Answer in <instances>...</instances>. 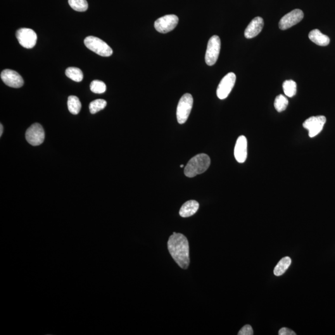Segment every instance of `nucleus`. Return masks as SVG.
I'll list each match as a JSON object with an SVG mask.
<instances>
[{
    "mask_svg": "<svg viewBox=\"0 0 335 335\" xmlns=\"http://www.w3.org/2000/svg\"><path fill=\"white\" fill-rule=\"evenodd\" d=\"M311 41L320 46H327L330 44V38L322 34L318 30H312L308 34Z\"/></svg>",
    "mask_w": 335,
    "mask_h": 335,
    "instance_id": "16",
    "label": "nucleus"
},
{
    "mask_svg": "<svg viewBox=\"0 0 335 335\" xmlns=\"http://www.w3.org/2000/svg\"><path fill=\"white\" fill-rule=\"evenodd\" d=\"M68 4L71 8L78 12L86 11L89 8L87 0H68Z\"/></svg>",
    "mask_w": 335,
    "mask_h": 335,
    "instance_id": "21",
    "label": "nucleus"
},
{
    "mask_svg": "<svg viewBox=\"0 0 335 335\" xmlns=\"http://www.w3.org/2000/svg\"><path fill=\"white\" fill-rule=\"evenodd\" d=\"M279 335H296L295 332L292 330L287 329V328H282L279 331Z\"/></svg>",
    "mask_w": 335,
    "mask_h": 335,
    "instance_id": "26",
    "label": "nucleus"
},
{
    "mask_svg": "<svg viewBox=\"0 0 335 335\" xmlns=\"http://www.w3.org/2000/svg\"><path fill=\"white\" fill-rule=\"evenodd\" d=\"M171 256L181 268L186 270L190 263L189 242L183 234L173 232L168 241Z\"/></svg>",
    "mask_w": 335,
    "mask_h": 335,
    "instance_id": "1",
    "label": "nucleus"
},
{
    "mask_svg": "<svg viewBox=\"0 0 335 335\" xmlns=\"http://www.w3.org/2000/svg\"><path fill=\"white\" fill-rule=\"evenodd\" d=\"M247 139L244 135H241L238 138L235 144L234 149V156L239 163H244L247 158Z\"/></svg>",
    "mask_w": 335,
    "mask_h": 335,
    "instance_id": "13",
    "label": "nucleus"
},
{
    "mask_svg": "<svg viewBox=\"0 0 335 335\" xmlns=\"http://www.w3.org/2000/svg\"><path fill=\"white\" fill-rule=\"evenodd\" d=\"M282 88L286 96L292 97L296 94L297 84L293 80H286L282 85Z\"/></svg>",
    "mask_w": 335,
    "mask_h": 335,
    "instance_id": "20",
    "label": "nucleus"
},
{
    "mask_svg": "<svg viewBox=\"0 0 335 335\" xmlns=\"http://www.w3.org/2000/svg\"><path fill=\"white\" fill-rule=\"evenodd\" d=\"M289 101L287 97L282 94H279L275 97L274 105L275 110L281 113L286 110Z\"/></svg>",
    "mask_w": 335,
    "mask_h": 335,
    "instance_id": "22",
    "label": "nucleus"
},
{
    "mask_svg": "<svg viewBox=\"0 0 335 335\" xmlns=\"http://www.w3.org/2000/svg\"><path fill=\"white\" fill-rule=\"evenodd\" d=\"M264 26V21L262 18L256 17L251 21L244 30V37L246 39H252L257 36L262 30Z\"/></svg>",
    "mask_w": 335,
    "mask_h": 335,
    "instance_id": "14",
    "label": "nucleus"
},
{
    "mask_svg": "<svg viewBox=\"0 0 335 335\" xmlns=\"http://www.w3.org/2000/svg\"><path fill=\"white\" fill-rule=\"evenodd\" d=\"M193 105V97L189 93H186L181 97L177 107V117L178 123L183 124L186 122Z\"/></svg>",
    "mask_w": 335,
    "mask_h": 335,
    "instance_id": "4",
    "label": "nucleus"
},
{
    "mask_svg": "<svg viewBox=\"0 0 335 335\" xmlns=\"http://www.w3.org/2000/svg\"><path fill=\"white\" fill-rule=\"evenodd\" d=\"M68 108L72 115H78L82 108V104L79 98L75 96H70L68 99Z\"/></svg>",
    "mask_w": 335,
    "mask_h": 335,
    "instance_id": "18",
    "label": "nucleus"
},
{
    "mask_svg": "<svg viewBox=\"0 0 335 335\" xmlns=\"http://www.w3.org/2000/svg\"><path fill=\"white\" fill-rule=\"evenodd\" d=\"M26 139L28 143L33 146H40L43 143L45 139L43 127L39 123H34L26 130Z\"/></svg>",
    "mask_w": 335,
    "mask_h": 335,
    "instance_id": "7",
    "label": "nucleus"
},
{
    "mask_svg": "<svg viewBox=\"0 0 335 335\" xmlns=\"http://www.w3.org/2000/svg\"><path fill=\"white\" fill-rule=\"evenodd\" d=\"M180 167H181V168H183V167H184V165H180Z\"/></svg>",
    "mask_w": 335,
    "mask_h": 335,
    "instance_id": "28",
    "label": "nucleus"
},
{
    "mask_svg": "<svg viewBox=\"0 0 335 335\" xmlns=\"http://www.w3.org/2000/svg\"><path fill=\"white\" fill-rule=\"evenodd\" d=\"M304 16L303 11L299 9H296L290 12L287 15L284 16L280 20L279 23L280 29L281 30L289 29L292 26L300 23L303 20Z\"/></svg>",
    "mask_w": 335,
    "mask_h": 335,
    "instance_id": "11",
    "label": "nucleus"
},
{
    "mask_svg": "<svg viewBox=\"0 0 335 335\" xmlns=\"http://www.w3.org/2000/svg\"><path fill=\"white\" fill-rule=\"evenodd\" d=\"M199 208L198 202L194 200L187 201L181 208L180 215L184 218L191 217L198 212Z\"/></svg>",
    "mask_w": 335,
    "mask_h": 335,
    "instance_id": "15",
    "label": "nucleus"
},
{
    "mask_svg": "<svg viewBox=\"0 0 335 335\" xmlns=\"http://www.w3.org/2000/svg\"><path fill=\"white\" fill-rule=\"evenodd\" d=\"M107 105V102L104 99H96L92 101L90 104L89 109L90 113L91 114H96L97 112L103 110Z\"/></svg>",
    "mask_w": 335,
    "mask_h": 335,
    "instance_id": "23",
    "label": "nucleus"
},
{
    "mask_svg": "<svg viewBox=\"0 0 335 335\" xmlns=\"http://www.w3.org/2000/svg\"><path fill=\"white\" fill-rule=\"evenodd\" d=\"M3 127L1 123L0 124V136L1 137L2 134H3Z\"/></svg>",
    "mask_w": 335,
    "mask_h": 335,
    "instance_id": "27",
    "label": "nucleus"
},
{
    "mask_svg": "<svg viewBox=\"0 0 335 335\" xmlns=\"http://www.w3.org/2000/svg\"><path fill=\"white\" fill-rule=\"evenodd\" d=\"M239 335H253V330L251 325H246L238 333Z\"/></svg>",
    "mask_w": 335,
    "mask_h": 335,
    "instance_id": "25",
    "label": "nucleus"
},
{
    "mask_svg": "<svg viewBox=\"0 0 335 335\" xmlns=\"http://www.w3.org/2000/svg\"><path fill=\"white\" fill-rule=\"evenodd\" d=\"M327 119L324 116H312L305 121L303 127L308 130V135L311 138L317 136L324 129Z\"/></svg>",
    "mask_w": 335,
    "mask_h": 335,
    "instance_id": "6",
    "label": "nucleus"
},
{
    "mask_svg": "<svg viewBox=\"0 0 335 335\" xmlns=\"http://www.w3.org/2000/svg\"><path fill=\"white\" fill-rule=\"evenodd\" d=\"M179 19L175 15H168L158 19L154 24L155 30L160 33L172 31L177 26Z\"/></svg>",
    "mask_w": 335,
    "mask_h": 335,
    "instance_id": "10",
    "label": "nucleus"
},
{
    "mask_svg": "<svg viewBox=\"0 0 335 335\" xmlns=\"http://www.w3.org/2000/svg\"><path fill=\"white\" fill-rule=\"evenodd\" d=\"M85 46L94 53L102 57H109L113 53V49L98 37L89 36L84 40Z\"/></svg>",
    "mask_w": 335,
    "mask_h": 335,
    "instance_id": "3",
    "label": "nucleus"
},
{
    "mask_svg": "<svg viewBox=\"0 0 335 335\" xmlns=\"http://www.w3.org/2000/svg\"><path fill=\"white\" fill-rule=\"evenodd\" d=\"M221 47V41L218 35H213L209 39L207 47L205 61L207 65L213 66L217 61Z\"/></svg>",
    "mask_w": 335,
    "mask_h": 335,
    "instance_id": "5",
    "label": "nucleus"
},
{
    "mask_svg": "<svg viewBox=\"0 0 335 335\" xmlns=\"http://www.w3.org/2000/svg\"><path fill=\"white\" fill-rule=\"evenodd\" d=\"M292 263V260L291 258L286 256L282 258L281 260L279 261V263L277 264L274 270V274L276 276H280L284 274L285 272H286L290 266H291Z\"/></svg>",
    "mask_w": 335,
    "mask_h": 335,
    "instance_id": "17",
    "label": "nucleus"
},
{
    "mask_svg": "<svg viewBox=\"0 0 335 335\" xmlns=\"http://www.w3.org/2000/svg\"><path fill=\"white\" fill-rule=\"evenodd\" d=\"M211 165V159L206 154H198L187 163L184 168V175L188 178H193L198 175L203 174L208 170Z\"/></svg>",
    "mask_w": 335,
    "mask_h": 335,
    "instance_id": "2",
    "label": "nucleus"
},
{
    "mask_svg": "<svg viewBox=\"0 0 335 335\" xmlns=\"http://www.w3.org/2000/svg\"><path fill=\"white\" fill-rule=\"evenodd\" d=\"M90 90L94 93L102 94L104 93L106 90V85L102 81L94 80L90 84Z\"/></svg>",
    "mask_w": 335,
    "mask_h": 335,
    "instance_id": "24",
    "label": "nucleus"
},
{
    "mask_svg": "<svg viewBox=\"0 0 335 335\" xmlns=\"http://www.w3.org/2000/svg\"><path fill=\"white\" fill-rule=\"evenodd\" d=\"M16 37L21 46L26 49H32L36 44V33L29 28H21L16 32Z\"/></svg>",
    "mask_w": 335,
    "mask_h": 335,
    "instance_id": "8",
    "label": "nucleus"
},
{
    "mask_svg": "<svg viewBox=\"0 0 335 335\" xmlns=\"http://www.w3.org/2000/svg\"><path fill=\"white\" fill-rule=\"evenodd\" d=\"M66 77L76 82H80L83 79L82 71L77 67H69L65 71Z\"/></svg>",
    "mask_w": 335,
    "mask_h": 335,
    "instance_id": "19",
    "label": "nucleus"
},
{
    "mask_svg": "<svg viewBox=\"0 0 335 335\" xmlns=\"http://www.w3.org/2000/svg\"><path fill=\"white\" fill-rule=\"evenodd\" d=\"M1 78L7 86L9 87L19 89L24 85L23 77L18 72L9 69H6L1 72Z\"/></svg>",
    "mask_w": 335,
    "mask_h": 335,
    "instance_id": "12",
    "label": "nucleus"
},
{
    "mask_svg": "<svg viewBox=\"0 0 335 335\" xmlns=\"http://www.w3.org/2000/svg\"><path fill=\"white\" fill-rule=\"evenodd\" d=\"M236 82V75L233 72L228 73L220 81L217 90V95L220 99H224L232 91Z\"/></svg>",
    "mask_w": 335,
    "mask_h": 335,
    "instance_id": "9",
    "label": "nucleus"
}]
</instances>
